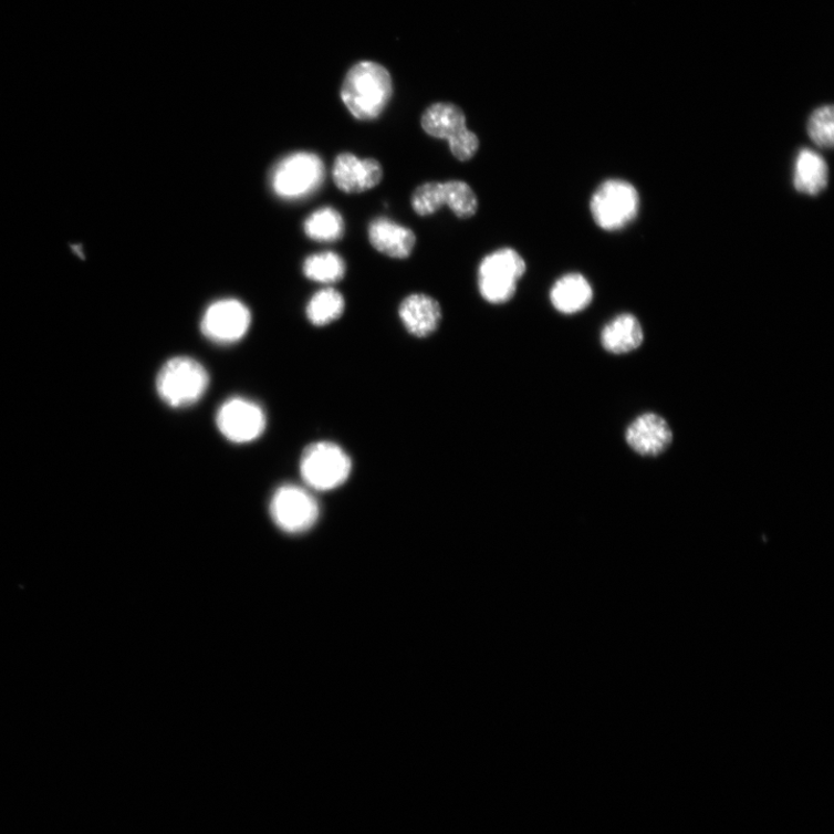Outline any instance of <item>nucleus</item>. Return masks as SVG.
<instances>
[{"mask_svg":"<svg viewBox=\"0 0 834 834\" xmlns=\"http://www.w3.org/2000/svg\"><path fill=\"white\" fill-rule=\"evenodd\" d=\"M345 307L342 294L333 288H326L317 291L310 300L306 315L313 325L326 326L337 321Z\"/></svg>","mask_w":834,"mask_h":834,"instance_id":"a211bd4d","label":"nucleus"},{"mask_svg":"<svg viewBox=\"0 0 834 834\" xmlns=\"http://www.w3.org/2000/svg\"><path fill=\"white\" fill-rule=\"evenodd\" d=\"M404 327L416 337H427L436 332L441 321L439 303L427 293H411L399 306Z\"/></svg>","mask_w":834,"mask_h":834,"instance_id":"ddd939ff","label":"nucleus"},{"mask_svg":"<svg viewBox=\"0 0 834 834\" xmlns=\"http://www.w3.org/2000/svg\"><path fill=\"white\" fill-rule=\"evenodd\" d=\"M384 169L375 158H358L354 154L338 155L333 166V180L346 194H361L376 188L383 180Z\"/></svg>","mask_w":834,"mask_h":834,"instance_id":"9d476101","label":"nucleus"},{"mask_svg":"<svg viewBox=\"0 0 834 834\" xmlns=\"http://www.w3.org/2000/svg\"><path fill=\"white\" fill-rule=\"evenodd\" d=\"M301 476L314 490L329 492L345 483L352 473V460L345 450L330 441H317L301 458Z\"/></svg>","mask_w":834,"mask_h":834,"instance_id":"423d86ee","label":"nucleus"},{"mask_svg":"<svg viewBox=\"0 0 834 834\" xmlns=\"http://www.w3.org/2000/svg\"><path fill=\"white\" fill-rule=\"evenodd\" d=\"M156 384L163 402L170 407L184 408L201 400L209 386V375L200 362L179 356L161 366Z\"/></svg>","mask_w":834,"mask_h":834,"instance_id":"7ed1b4c3","label":"nucleus"},{"mask_svg":"<svg viewBox=\"0 0 834 834\" xmlns=\"http://www.w3.org/2000/svg\"><path fill=\"white\" fill-rule=\"evenodd\" d=\"M346 262L334 252L313 254L304 261L303 272L314 282L332 284L346 275Z\"/></svg>","mask_w":834,"mask_h":834,"instance_id":"aec40b11","label":"nucleus"},{"mask_svg":"<svg viewBox=\"0 0 834 834\" xmlns=\"http://www.w3.org/2000/svg\"><path fill=\"white\" fill-rule=\"evenodd\" d=\"M594 289L580 273H569L559 278L551 288L552 306L562 314H576L593 303Z\"/></svg>","mask_w":834,"mask_h":834,"instance_id":"4468645a","label":"nucleus"},{"mask_svg":"<svg viewBox=\"0 0 834 834\" xmlns=\"http://www.w3.org/2000/svg\"><path fill=\"white\" fill-rule=\"evenodd\" d=\"M643 325L634 314L622 313L613 317L602 331L603 348L613 355H624L639 350L644 343Z\"/></svg>","mask_w":834,"mask_h":834,"instance_id":"2eb2a0df","label":"nucleus"},{"mask_svg":"<svg viewBox=\"0 0 834 834\" xmlns=\"http://www.w3.org/2000/svg\"><path fill=\"white\" fill-rule=\"evenodd\" d=\"M421 127L428 136L447 142L469 129L468 117L451 103L430 105L421 116Z\"/></svg>","mask_w":834,"mask_h":834,"instance_id":"dca6fc26","label":"nucleus"},{"mask_svg":"<svg viewBox=\"0 0 834 834\" xmlns=\"http://www.w3.org/2000/svg\"><path fill=\"white\" fill-rule=\"evenodd\" d=\"M444 188V204L460 219H469L477 215L479 200L475 189L462 180L441 181Z\"/></svg>","mask_w":834,"mask_h":834,"instance_id":"412c9836","label":"nucleus"},{"mask_svg":"<svg viewBox=\"0 0 834 834\" xmlns=\"http://www.w3.org/2000/svg\"><path fill=\"white\" fill-rule=\"evenodd\" d=\"M271 517L284 532L299 534L316 523L321 508L306 489L286 484L279 488L272 498Z\"/></svg>","mask_w":834,"mask_h":834,"instance_id":"0eeeda50","label":"nucleus"},{"mask_svg":"<svg viewBox=\"0 0 834 834\" xmlns=\"http://www.w3.org/2000/svg\"><path fill=\"white\" fill-rule=\"evenodd\" d=\"M828 184V166L826 160L812 149L800 150L793 169L794 188L804 195L816 196Z\"/></svg>","mask_w":834,"mask_h":834,"instance_id":"f3484780","label":"nucleus"},{"mask_svg":"<svg viewBox=\"0 0 834 834\" xmlns=\"http://www.w3.org/2000/svg\"><path fill=\"white\" fill-rule=\"evenodd\" d=\"M528 264L512 248H501L483 257L478 265L477 281L480 296L489 304L502 305L518 292Z\"/></svg>","mask_w":834,"mask_h":834,"instance_id":"f03ea898","label":"nucleus"},{"mask_svg":"<svg viewBox=\"0 0 834 834\" xmlns=\"http://www.w3.org/2000/svg\"><path fill=\"white\" fill-rule=\"evenodd\" d=\"M639 191L630 183L622 179L602 183L591 200L594 222L608 232L626 228L639 213Z\"/></svg>","mask_w":834,"mask_h":834,"instance_id":"39448f33","label":"nucleus"},{"mask_svg":"<svg viewBox=\"0 0 834 834\" xmlns=\"http://www.w3.org/2000/svg\"><path fill=\"white\" fill-rule=\"evenodd\" d=\"M674 432L665 417L655 413L637 416L626 430L628 447L637 455L657 457L673 445Z\"/></svg>","mask_w":834,"mask_h":834,"instance_id":"9b49d317","label":"nucleus"},{"mask_svg":"<svg viewBox=\"0 0 834 834\" xmlns=\"http://www.w3.org/2000/svg\"><path fill=\"white\" fill-rule=\"evenodd\" d=\"M410 206L420 217L432 216L445 207L441 181H428L417 186L411 194Z\"/></svg>","mask_w":834,"mask_h":834,"instance_id":"4be33fe9","label":"nucleus"},{"mask_svg":"<svg viewBox=\"0 0 834 834\" xmlns=\"http://www.w3.org/2000/svg\"><path fill=\"white\" fill-rule=\"evenodd\" d=\"M216 425L220 434L237 445H247L258 439L267 426L263 409L254 402L232 398L219 407Z\"/></svg>","mask_w":834,"mask_h":834,"instance_id":"6e6552de","label":"nucleus"},{"mask_svg":"<svg viewBox=\"0 0 834 834\" xmlns=\"http://www.w3.org/2000/svg\"><path fill=\"white\" fill-rule=\"evenodd\" d=\"M367 237L377 252L395 260L410 258L417 241L410 228L388 217H377L372 220L367 228Z\"/></svg>","mask_w":834,"mask_h":834,"instance_id":"f8f14e48","label":"nucleus"},{"mask_svg":"<svg viewBox=\"0 0 834 834\" xmlns=\"http://www.w3.org/2000/svg\"><path fill=\"white\" fill-rule=\"evenodd\" d=\"M451 155L459 161H470L480 149L479 136L469 129L448 142Z\"/></svg>","mask_w":834,"mask_h":834,"instance_id":"b1692460","label":"nucleus"},{"mask_svg":"<svg viewBox=\"0 0 834 834\" xmlns=\"http://www.w3.org/2000/svg\"><path fill=\"white\" fill-rule=\"evenodd\" d=\"M831 105L816 108L809 117L806 132L821 149H832L834 142V117Z\"/></svg>","mask_w":834,"mask_h":834,"instance_id":"5701e85b","label":"nucleus"},{"mask_svg":"<svg viewBox=\"0 0 834 834\" xmlns=\"http://www.w3.org/2000/svg\"><path fill=\"white\" fill-rule=\"evenodd\" d=\"M304 231L315 241H337L345 234V219L334 208H322L305 220Z\"/></svg>","mask_w":834,"mask_h":834,"instance_id":"6ab92c4d","label":"nucleus"},{"mask_svg":"<svg viewBox=\"0 0 834 834\" xmlns=\"http://www.w3.org/2000/svg\"><path fill=\"white\" fill-rule=\"evenodd\" d=\"M252 315L247 305L238 300H220L205 312L201 330L204 335L219 345H231L248 334Z\"/></svg>","mask_w":834,"mask_h":834,"instance_id":"1a4fd4ad","label":"nucleus"},{"mask_svg":"<svg viewBox=\"0 0 834 834\" xmlns=\"http://www.w3.org/2000/svg\"><path fill=\"white\" fill-rule=\"evenodd\" d=\"M394 96V81L383 65L365 61L354 65L343 81L341 97L358 121L377 119Z\"/></svg>","mask_w":834,"mask_h":834,"instance_id":"f257e3e1","label":"nucleus"},{"mask_svg":"<svg viewBox=\"0 0 834 834\" xmlns=\"http://www.w3.org/2000/svg\"><path fill=\"white\" fill-rule=\"evenodd\" d=\"M325 166L311 153H296L278 163L271 175V186L280 199L299 201L309 198L322 187Z\"/></svg>","mask_w":834,"mask_h":834,"instance_id":"20e7f679","label":"nucleus"}]
</instances>
